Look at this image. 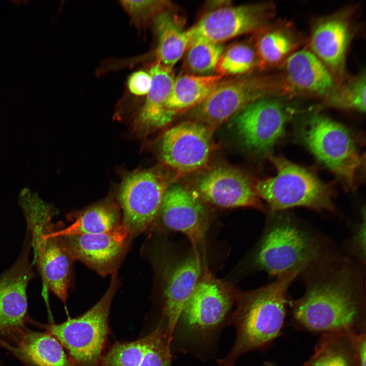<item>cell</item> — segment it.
I'll return each mask as SVG.
<instances>
[{
	"instance_id": "obj_19",
	"label": "cell",
	"mask_w": 366,
	"mask_h": 366,
	"mask_svg": "<svg viewBox=\"0 0 366 366\" xmlns=\"http://www.w3.org/2000/svg\"><path fill=\"white\" fill-rule=\"evenodd\" d=\"M282 65L286 93L326 98L336 86L330 72L310 49L297 50Z\"/></svg>"
},
{
	"instance_id": "obj_6",
	"label": "cell",
	"mask_w": 366,
	"mask_h": 366,
	"mask_svg": "<svg viewBox=\"0 0 366 366\" xmlns=\"http://www.w3.org/2000/svg\"><path fill=\"white\" fill-rule=\"evenodd\" d=\"M322 246L310 233L289 219L274 221L263 237L255 256L260 269L271 276L303 270L318 260Z\"/></svg>"
},
{
	"instance_id": "obj_28",
	"label": "cell",
	"mask_w": 366,
	"mask_h": 366,
	"mask_svg": "<svg viewBox=\"0 0 366 366\" xmlns=\"http://www.w3.org/2000/svg\"><path fill=\"white\" fill-rule=\"evenodd\" d=\"M257 67L258 59L255 48L248 44L238 43L224 50L215 74L222 76L243 75Z\"/></svg>"
},
{
	"instance_id": "obj_37",
	"label": "cell",
	"mask_w": 366,
	"mask_h": 366,
	"mask_svg": "<svg viewBox=\"0 0 366 366\" xmlns=\"http://www.w3.org/2000/svg\"><path fill=\"white\" fill-rule=\"evenodd\" d=\"M0 366H4L0 358Z\"/></svg>"
},
{
	"instance_id": "obj_13",
	"label": "cell",
	"mask_w": 366,
	"mask_h": 366,
	"mask_svg": "<svg viewBox=\"0 0 366 366\" xmlns=\"http://www.w3.org/2000/svg\"><path fill=\"white\" fill-rule=\"evenodd\" d=\"M212 133L205 125L194 120L170 128L161 141L163 161L180 172L201 169L207 164L211 152Z\"/></svg>"
},
{
	"instance_id": "obj_8",
	"label": "cell",
	"mask_w": 366,
	"mask_h": 366,
	"mask_svg": "<svg viewBox=\"0 0 366 366\" xmlns=\"http://www.w3.org/2000/svg\"><path fill=\"white\" fill-rule=\"evenodd\" d=\"M275 82L270 77L248 75L222 80L203 102L193 108L192 116L194 121L213 132L250 104L272 96L279 87L283 88Z\"/></svg>"
},
{
	"instance_id": "obj_21",
	"label": "cell",
	"mask_w": 366,
	"mask_h": 366,
	"mask_svg": "<svg viewBox=\"0 0 366 366\" xmlns=\"http://www.w3.org/2000/svg\"><path fill=\"white\" fill-rule=\"evenodd\" d=\"M0 347L23 366H75L60 343L47 331H34L27 327L13 341H0Z\"/></svg>"
},
{
	"instance_id": "obj_31",
	"label": "cell",
	"mask_w": 366,
	"mask_h": 366,
	"mask_svg": "<svg viewBox=\"0 0 366 366\" xmlns=\"http://www.w3.org/2000/svg\"><path fill=\"white\" fill-rule=\"evenodd\" d=\"M148 341L139 366H172L171 344L161 322L148 334Z\"/></svg>"
},
{
	"instance_id": "obj_7",
	"label": "cell",
	"mask_w": 366,
	"mask_h": 366,
	"mask_svg": "<svg viewBox=\"0 0 366 366\" xmlns=\"http://www.w3.org/2000/svg\"><path fill=\"white\" fill-rule=\"evenodd\" d=\"M301 137L310 151L350 188H353L362 158L350 133L342 124L319 114L303 125Z\"/></svg>"
},
{
	"instance_id": "obj_12",
	"label": "cell",
	"mask_w": 366,
	"mask_h": 366,
	"mask_svg": "<svg viewBox=\"0 0 366 366\" xmlns=\"http://www.w3.org/2000/svg\"><path fill=\"white\" fill-rule=\"evenodd\" d=\"M234 300L228 285L207 272L201 276L178 324L190 333H208L223 323Z\"/></svg>"
},
{
	"instance_id": "obj_32",
	"label": "cell",
	"mask_w": 366,
	"mask_h": 366,
	"mask_svg": "<svg viewBox=\"0 0 366 366\" xmlns=\"http://www.w3.org/2000/svg\"><path fill=\"white\" fill-rule=\"evenodd\" d=\"M305 366H352L346 350L332 340H324L317 346Z\"/></svg>"
},
{
	"instance_id": "obj_17",
	"label": "cell",
	"mask_w": 366,
	"mask_h": 366,
	"mask_svg": "<svg viewBox=\"0 0 366 366\" xmlns=\"http://www.w3.org/2000/svg\"><path fill=\"white\" fill-rule=\"evenodd\" d=\"M160 214L168 228L181 232L196 247L209 225L207 211L199 194L181 185L168 187Z\"/></svg>"
},
{
	"instance_id": "obj_11",
	"label": "cell",
	"mask_w": 366,
	"mask_h": 366,
	"mask_svg": "<svg viewBox=\"0 0 366 366\" xmlns=\"http://www.w3.org/2000/svg\"><path fill=\"white\" fill-rule=\"evenodd\" d=\"M274 9L273 4L268 3L216 8L205 14L189 28L191 37L222 43L259 31L272 18Z\"/></svg>"
},
{
	"instance_id": "obj_1",
	"label": "cell",
	"mask_w": 366,
	"mask_h": 366,
	"mask_svg": "<svg viewBox=\"0 0 366 366\" xmlns=\"http://www.w3.org/2000/svg\"><path fill=\"white\" fill-rule=\"evenodd\" d=\"M357 279L346 266L323 271L293 302L295 319L315 331L338 333L350 329L361 311L362 286Z\"/></svg>"
},
{
	"instance_id": "obj_14",
	"label": "cell",
	"mask_w": 366,
	"mask_h": 366,
	"mask_svg": "<svg viewBox=\"0 0 366 366\" xmlns=\"http://www.w3.org/2000/svg\"><path fill=\"white\" fill-rule=\"evenodd\" d=\"M33 276L24 250L16 263L0 275V341H14L32 323L27 314L26 288Z\"/></svg>"
},
{
	"instance_id": "obj_25",
	"label": "cell",
	"mask_w": 366,
	"mask_h": 366,
	"mask_svg": "<svg viewBox=\"0 0 366 366\" xmlns=\"http://www.w3.org/2000/svg\"><path fill=\"white\" fill-rule=\"evenodd\" d=\"M223 77L216 74H184L178 76L174 78L167 102L168 109L176 115L183 110L194 108L207 98Z\"/></svg>"
},
{
	"instance_id": "obj_9",
	"label": "cell",
	"mask_w": 366,
	"mask_h": 366,
	"mask_svg": "<svg viewBox=\"0 0 366 366\" xmlns=\"http://www.w3.org/2000/svg\"><path fill=\"white\" fill-rule=\"evenodd\" d=\"M160 173L138 171L127 175L119 189L124 224L131 235L145 230L155 221L168 188Z\"/></svg>"
},
{
	"instance_id": "obj_2",
	"label": "cell",
	"mask_w": 366,
	"mask_h": 366,
	"mask_svg": "<svg viewBox=\"0 0 366 366\" xmlns=\"http://www.w3.org/2000/svg\"><path fill=\"white\" fill-rule=\"evenodd\" d=\"M300 272L296 270L281 274L272 283L240 297L230 321L236 329V339L218 366H234L242 354L264 346L278 336L286 316L287 291Z\"/></svg>"
},
{
	"instance_id": "obj_24",
	"label": "cell",
	"mask_w": 366,
	"mask_h": 366,
	"mask_svg": "<svg viewBox=\"0 0 366 366\" xmlns=\"http://www.w3.org/2000/svg\"><path fill=\"white\" fill-rule=\"evenodd\" d=\"M158 39L157 62L172 69L185 54L191 37L189 29L176 14L167 10L154 19Z\"/></svg>"
},
{
	"instance_id": "obj_29",
	"label": "cell",
	"mask_w": 366,
	"mask_h": 366,
	"mask_svg": "<svg viewBox=\"0 0 366 366\" xmlns=\"http://www.w3.org/2000/svg\"><path fill=\"white\" fill-rule=\"evenodd\" d=\"M365 72L362 71L356 77L336 85L325 99L328 105L343 109L365 110Z\"/></svg>"
},
{
	"instance_id": "obj_4",
	"label": "cell",
	"mask_w": 366,
	"mask_h": 366,
	"mask_svg": "<svg viewBox=\"0 0 366 366\" xmlns=\"http://www.w3.org/2000/svg\"><path fill=\"white\" fill-rule=\"evenodd\" d=\"M277 171L276 176L259 180L255 186L259 197L271 210L294 207L333 211V191L312 171L281 156H270Z\"/></svg>"
},
{
	"instance_id": "obj_16",
	"label": "cell",
	"mask_w": 366,
	"mask_h": 366,
	"mask_svg": "<svg viewBox=\"0 0 366 366\" xmlns=\"http://www.w3.org/2000/svg\"><path fill=\"white\" fill-rule=\"evenodd\" d=\"M351 11L344 9L319 18L309 38L310 50L324 64L334 79H342L353 35Z\"/></svg>"
},
{
	"instance_id": "obj_27",
	"label": "cell",
	"mask_w": 366,
	"mask_h": 366,
	"mask_svg": "<svg viewBox=\"0 0 366 366\" xmlns=\"http://www.w3.org/2000/svg\"><path fill=\"white\" fill-rule=\"evenodd\" d=\"M222 43L200 38H191L185 52V64L191 74L211 75L215 70L223 51Z\"/></svg>"
},
{
	"instance_id": "obj_30",
	"label": "cell",
	"mask_w": 366,
	"mask_h": 366,
	"mask_svg": "<svg viewBox=\"0 0 366 366\" xmlns=\"http://www.w3.org/2000/svg\"><path fill=\"white\" fill-rule=\"evenodd\" d=\"M148 338V334L134 341L115 343L102 358V366H139Z\"/></svg>"
},
{
	"instance_id": "obj_36",
	"label": "cell",
	"mask_w": 366,
	"mask_h": 366,
	"mask_svg": "<svg viewBox=\"0 0 366 366\" xmlns=\"http://www.w3.org/2000/svg\"><path fill=\"white\" fill-rule=\"evenodd\" d=\"M365 222L361 223L358 227L357 232L356 234L355 241L357 245L360 254L362 255V252L365 255V240L362 237H365Z\"/></svg>"
},
{
	"instance_id": "obj_35",
	"label": "cell",
	"mask_w": 366,
	"mask_h": 366,
	"mask_svg": "<svg viewBox=\"0 0 366 366\" xmlns=\"http://www.w3.org/2000/svg\"><path fill=\"white\" fill-rule=\"evenodd\" d=\"M356 355L359 366H365V336L361 334L355 338Z\"/></svg>"
},
{
	"instance_id": "obj_18",
	"label": "cell",
	"mask_w": 366,
	"mask_h": 366,
	"mask_svg": "<svg viewBox=\"0 0 366 366\" xmlns=\"http://www.w3.org/2000/svg\"><path fill=\"white\" fill-rule=\"evenodd\" d=\"M197 189L203 200L218 206L263 209L255 186L235 168L219 166L210 169L200 178Z\"/></svg>"
},
{
	"instance_id": "obj_5",
	"label": "cell",
	"mask_w": 366,
	"mask_h": 366,
	"mask_svg": "<svg viewBox=\"0 0 366 366\" xmlns=\"http://www.w3.org/2000/svg\"><path fill=\"white\" fill-rule=\"evenodd\" d=\"M116 272L101 298L84 314L61 323L35 324L46 329L62 345L75 366H98L108 333V317L118 288Z\"/></svg>"
},
{
	"instance_id": "obj_26",
	"label": "cell",
	"mask_w": 366,
	"mask_h": 366,
	"mask_svg": "<svg viewBox=\"0 0 366 366\" xmlns=\"http://www.w3.org/2000/svg\"><path fill=\"white\" fill-rule=\"evenodd\" d=\"M119 218L118 210L114 205L100 203L87 209L69 227L56 230V233L67 236L106 233L119 225Z\"/></svg>"
},
{
	"instance_id": "obj_3",
	"label": "cell",
	"mask_w": 366,
	"mask_h": 366,
	"mask_svg": "<svg viewBox=\"0 0 366 366\" xmlns=\"http://www.w3.org/2000/svg\"><path fill=\"white\" fill-rule=\"evenodd\" d=\"M20 203L31 234L35 261L44 284L62 302H65L73 259L51 222L55 211L27 189L21 192Z\"/></svg>"
},
{
	"instance_id": "obj_20",
	"label": "cell",
	"mask_w": 366,
	"mask_h": 366,
	"mask_svg": "<svg viewBox=\"0 0 366 366\" xmlns=\"http://www.w3.org/2000/svg\"><path fill=\"white\" fill-rule=\"evenodd\" d=\"M201 273L200 259L195 254L178 263L167 277L164 291L163 317L166 320L165 331L170 343Z\"/></svg>"
},
{
	"instance_id": "obj_23",
	"label": "cell",
	"mask_w": 366,
	"mask_h": 366,
	"mask_svg": "<svg viewBox=\"0 0 366 366\" xmlns=\"http://www.w3.org/2000/svg\"><path fill=\"white\" fill-rule=\"evenodd\" d=\"M259 32L255 50L258 67L262 69L282 64L301 45L300 36L284 21L269 22Z\"/></svg>"
},
{
	"instance_id": "obj_33",
	"label": "cell",
	"mask_w": 366,
	"mask_h": 366,
	"mask_svg": "<svg viewBox=\"0 0 366 366\" xmlns=\"http://www.w3.org/2000/svg\"><path fill=\"white\" fill-rule=\"evenodd\" d=\"M120 4L135 24L142 25L167 10V1L158 0L119 1Z\"/></svg>"
},
{
	"instance_id": "obj_15",
	"label": "cell",
	"mask_w": 366,
	"mask_h": 366,
	"mask_svg": "<svg viewBox=\"0 0 366 366\" xmlns=\"http://www.w3.org/2000/svg\"><path fill=\"white\" fill-rule=\"evenodd\" d=\"M131 235L128 228L121 224L106 233L59 236L73 259L106 276L116 272Z\"/></svg>"
},
{
	"instance_id": "obj_22",
	"label": "cell",
	"mask_w": 366,
	"mask_h": 366,
	"mask_svg": "<svg viewBox=\"0 0 366 366\" xmlns=\"http://www.w3.org/2000/svg\"><path fill=\"white\" fill-rule=\"evenodd\" d=\"M148 73L151 77L150 87L135 123L142 131L163 127L176 115L167 106L174 80L172 69L156 62L151 66Z\"/></svg>"
},
{
	"instance_id": "obj_34",
	"label": "cell",
	"mask_w": 366,
	"mask_h": 366,
	"mask_svg": "<svg viewBox=\"0 0 366 366\" xmlns=\"http://www.w3.org/2000/svg\"><path fill=\"white\" fill-rule=\"evenodd\" d=\"M129 91L137 96L147 95L151 85V77L149 73L143 70L134 72L127 80Z\"/></svg>"
},
{
	"instance_id": "obj_10",
	"label": "cell",
	"mask_w": 366,
	"mask_h": 366,
	"mask_svg": "<svg viewBox=\"0 0 366 366\" xmlns=\"http://www.w3.org/2000/svg\"><path fill=\"white\" fill-rule=\"evenodd\" d=\"M293 110L280 98H262L234 116L236 132L248 149L267 152L282 136Z\"/></svg>"
}]
</instances>
